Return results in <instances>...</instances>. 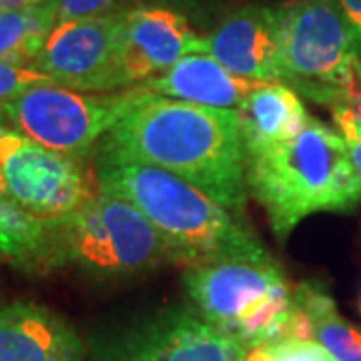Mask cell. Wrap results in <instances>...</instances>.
Listing matches in <instances>:
<instances>
[{"label":"cell","mask_w":361,"mask_h":361,"mask_svg":"<svg viewBox=\"0 0 361 361\" xmlns=\"http://www.w3.org/2000/svg\"><path fill=\"white\" fill-rule=\"evenodd\" d=\"M97 157L169 171L243 213L245 145L235 111L159 97L139 85L135 99L103 139Z\"/></svg>","instance_id":"obj_1"},{"label":"cell","mask_w":361,"mask_h":361,"mask_svg":"<svg viewBox=\"0 0 361 361\" xmlns=\"http://www.w3.org/2000/svg\"><path fill=\"white\" fill-rule=\"evenodd\" d=\"M101 187L129 199L187 269L225 259L269 257L243 213H235L177 175L135 161L97 159Z\"/></svg>","instance_id":"obj_2"},{"label":"cell","mask_w":361,"mask_h":361,"mask_svg":"<svg viewBox=\"0 0 361 361\" xmlns=\"http://www.w3.org/2000/svg\"><path fill=\"white\" fill-rule=\"evenodd\" d=\"M245 171L247 189L279 239L313 213L349 211L361 201L348 141L317 118L289 141L245 153Z\"/></svg>","instance_id":"obj_3"},{"label":"cell","mask_w":361,"mask_h":361,"mask_svg":"<svg viewBox=\"0 0 361 361\" xmlns=\"http://www.w3.org/2000/svg\"><path fill=\"white\" fill-rule=\"evenodd\" d=\"M193 310L247 349L291 337L293 289L275 259H225L185 273Z\"/></svg>","instance_id":"obj_4"},{"label":"cell","mask_w":361,"mask_h":361,"mask_svg":"<svg viewBox=\"0 0 361 361\" xmlns=\"http://www.w3.org/2000/svg\"><path fill=\"white\" fill-rule=\"evenodd\" d=\"M52 227L59 265L73 261L101 277H129L175 263L173 249L141 209L103 187Z\"/></svg>","instance_id":"obj_5"},{"label":"cell","mask_w":361,"mask_h":361,"mask_svg":"<svg viewBox=\"0 0 361 361\" xmlns=\"http://www.w3.org/2000/svg\"><path fill=\"white\" fill-rule=\"evenodd\" d=\"M285 80L329 104L355 78L360 47L337 0H291L281 6Z\"/></svg>","instance_id":"obj_6"},{"label":"cell","mask_w":361,"mask_h":361,"mask_svg":"<svg viewBox=\"0 0 361 361\" xmlns=\"http://www.w3.org/2000/svg\"><path fill=\"white\" fill-rule=\"evenodd\" d=\"M133 99L135 87L92 94L44 82L0 104V115L42 147L87 159L125 115Z\"/></svg>","instance_id":"obj_7"},{"label":"cell","mask_w":361,"mask_h":361,"mask_svg":"<svg viewBox=\"0 0 361 361\" xmlns=\"http://www.w3.org/2000/svg\"><path fill=\"white\" fill-rule=\"evenodd\" d=\"M0 183L28 215L56 223L77 213L101 191L87 159L63 155L0 125Z\"/></svg>","instance_id":"obj_8"},{"label":"cell","mask_w":361,"mask_h":361,"mask_svg":"<svg viewBox=\"0 0 361 361\" xmlns=\"http://www.w3.org/2000/svg\"><path fill=\"white\" fill-rule=\"evenodd\" d=\"M249 349L195 310H169L103 337L94 361H243Z\"/></svg>","instance_id":"obj_9"},{"label":"cell","mask_w":361,"mask_h":361,"mask_svg":"<svg viewBox=\"0 0 361 361\" xmlns=\"http://www.w3.org/2000/svg\"><path fill=\"white\" fill-rule=\"evenodd\" d=\"M35 68L54 85L78 92L125 89L118 71V13L59 23Z\"/></svg>","instance_id":"obj_10"},{"label":"cell","mask_w":361,"mask_h":361,"mask_svg":"<svg viewBox=\"0 0 361 361\" xmlns=\"http://www.w3.org/2000/svg\"><path fill=\"white\" fill-rule=\"evenodd\" d=\"M205 39L183 14L165 6H139L118 13V71L123 87L165 73L183 56L203 52Z\"/></svg>","instance_id":"obj_11"},{"label":"cell","mask_w":361,"mask_h":361,"mask_svg":"<svg viewBox=\"0 0 361 361\" xmlns=\"http://www.w3.org/2000/svg\"><path fill=\"white\" fill-rule=\"evenodd\" d=\"M203 52L239 77L281 82V6L249 4L225 16L205 39Z\"/></svg>","instance_id":"obj_12"},{"label":"cell","mask_w":361,"mask_h":361,"mask_svg":"<svg viewBox=\"0 0 361 361\" xmlns=\"http://www.w3.org/2000/svg\"><path fill=\"white\" fill-rule=\"evenodd\" d=\"M87 345L59 313L37 303L0 305V361H82Z\"/></svg>","instance_id":"obj_13"},{"label":"cell","mask_w":361,"mask_h":361,"mask_svg":"<svg viewBox=\"0 0 361 361\" xmlns=\"http://www.w3.org/2000/svg\"><path fill=\"white\" fill-rule=\"evenodd\" d=\"M263 85L267 82L235 75L207 52L187 54L165 73L141 82L142 89L159 97L223 111H237Z\"/></svg>","instance_id":"obj_14"},{"label":"cell","mask_w":361,"mask_h":361,"mask_svg":"<svg viewBox=\"0 0 361 361\" xmlns=\"http://www.w3.org/2000/svg\"><path fill=\"white\" fill-rule=\"evenodd\" d=\"M235 113L245 153L293 139L311 118L295 89L283 82H267L259 87Z\"/></svg>","instance_id":"obj_15"},{"label":"cell","mask_w":361,"mask_h":361,"mask_svg":"<svg viewBox=\"0 0 361 361\" xmlns=\"http://www.w3.org/2000/svg\"><path fill=\"white\" fill-rule=\"evenodd\" d=\"M0 255L23 269H51L59 265L52 223L28 215L14 203L0 183Z\"/></svg>","instance_id":"obj_16"},{"label":"cell","mask_w":361,"mask_h":361,"mask_svg":"<svg viewBox=\"0 0 361 361\" xmlns=\"http://www.w3.org/2000/svg\"><path fill=\"white\" fill-rule=\"evenodd\" d=\"M293 301L310 322L313 341L327 349L336 361H361V329L337 313L325 287L311 281L297 285Z\"/></svg>","instance_id":"obj_17"},{"label":"cell","mask_w":361,"mask_h":361,"mask_svg":"<svg viewBox=\"0 0 361 361\" xmlns=\"http://www.w3.org/2000/svg\"><path fill=\"white\" fill-rule=\"evenodd\" d=\"M59 25V0H49L20 13H0V59L35 66L44 42Z\"/></svg>","instance_id":"obj_18"},{"label":"cell","mask_w":361,"mask_h":361,"mask_svg":"<svg viewBox=\"0 0 361 361\" xmlns=\"http://www.w3.org/2000/svg\"><path fill=\"white\" fill-rule=\"evenodd\" d=\"M327 106L331 109L334 121L343 133L345 141L361 142V61L353 82L341 90Z\"/></svg>","instance_id":"obj_19"},{"label":"cell","mask_w":361,"mask_h":361,"mask_svg":"<svg viewBox=\"0 0 361 361\" xmlns=\"http://www.w3.org/2000/svg\"><path fill=\"white\" fill-rule=\"evenodd\" d=\"M52 82L47 75H42L35 66H20L6 63L0 59V104L14 99L30 87Z\"/></svg>","instance_id":"obj_20"},{"label":"cell","mask_w":361,"mask_h":361,"mask_svg":"<svg viewBox=\"0 0 361 361\" xmlns=\"http://www.w3.org/2000/svg\"><path fill=\"white\" fill-rule=\"evenodd\" d=\"M273 361H336V357L313 339H285L269 343Z\"/></svg>","instance_id":"obj_21"},{"label":"cell","mask_w":361,"mask_h":361,"mask_svg":"<svg viewBox=\"0 0 361 361\" xmlns=\"http://www.w3.org/2000/svg\"><path fill=\"white\" fill-rule=\"evenodd\" d=\"M118 0H59V23L115 13Z\"/></svg>","instance_id":"obj_22"},{"label":"cell","mask_w":361,"mask_h":361,"mask_svg":"<svg viewBox=\"0 0 361 361\" xmlns=\"http://www.w3.org/2000/svg\"><path fill=\"white\" fill-rule=\"evenodd\" d=\"M361 51V0H337Z\"/></svg>","instance_id":"obj_23"},{"label":"cell","mask_w":361,"mask_h":361,"mask_svg":"<svg viewBox=\"0 0 361 361\" xmlns=\"http://www.w3.org/2000/svg\"><path fill=\"white\" fill-rule=\"evenodd\" d=\"M42 2L44 0H0V13H20Z\"/></svg>","instance_id":"obj_24"},{"label":"cell","mask_w":361,"mask_h":361,"mask_svg":"<svg viewBox=\"0 0 361 361\" xmlns=\"http://www.w3.org/2000/svg\"><path fill=\"white\" fill-rule=\"evenodd\" d=\"M243 361H273L269 345H257V348H251L249 351H247L245 360Z\"/></svg>","instance_id":"obj_25"},{"label":"cell","mask_w":361,"mask_h":361,"mask_svg":"<svg viewBox=\"0 0 361 361\" xmlns=\"http://www.w3.org/2000/svg\"><path fill=\"white\" fill-rule=\"evenodd\" d=\"M348 149L349 155L353 159V165H355V169H357V173H360L361 177V142L348 141Z\"/></svg>","instance_id":"obj_26"},{"label":"cell","mask_w":361,"mask_h":361,"mask_svg":"<svg viewBox=\"0 0 361 361\" xmlns=\"http://www.w3.org/2000/svg\"><path fill=\"white\" fill-rule=\"evenodd\" d=\"M360 307H361V303H360Z\"/></svg>","instance_id":"obj_27"}]
</instances>
